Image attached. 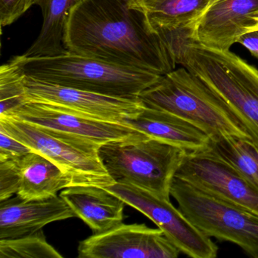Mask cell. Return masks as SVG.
I'll list each match as a JSON object with an SVG mask.
<instances>
[{
	"instance_id": "2e32d148",
	"label": "cell",
	"mask_w": 258,
	"mask_h": 258,
	"mask_svg": "<svg viewBox=\"0 0 258 258\" xmlns=\"http://www.w3.org/2000/svg\"><path fill=\"white\" fill-rule=\"evenodd\" d=\"M93 233L108 230L123 223L125 203L105 188L73 185L59 195Z\"/></svg>"
},
{
	"instance_id": "4316f807",
	"label": "cell",
	"mask_w": 258,
	"mask_h": 258,
	"mask_svg": "<svg viewBox=\"0 0 258 258\" xmlns=\"http://www.w3.org/2000/svg\"><path fill=\"white\" fill-rule=\"evenodd\" d=\"M258 31V10L250 16L247 26L243 29V34Z\"/></svg>"
},
{
	"instance_id": "d6986e66",
	"label": "cell",
	"mask_w": 258,
	"mask_h": 258,
	"mask_svg": "<svg viewBox=\"0 0 258 258\" xmlns=\"http://www.w3.org/2000/svg\"><path fill=\"white\" fill-rule=\"evenodd\" d=\"M79 0H36L43 14V25L37 40L24 55L55 56L68 52L63 44L64 28L72 7Z\"/></svg>"
},
{
	"instance_id": "9a60e30c",
	"label": "cell",
	"mask_w": 258,
	"mask_h": 258,
	"mask_svg": "<svg viewBox=\"0 0 258 258\" xmlns=\"http://www.w3.org/2000/svg\"><path fill=\"white\" fill-rule=\"evenodd\" d=\"M123 124L152 138L158 139L185 151L187 154L209 150L211 139L189 122L171 113L144 106L135 117Z\"/></svg>"
},
{
	"instance_id": "ac0fdd59",
	"label": "cell",
	"mask_w": 258,
	"mask_h": 258,
	"mask_svg": "<svg viewBox=\"0 0 258 258\" xmlns=\"http://www.w3.org/2000/svg\"><path fill=\"white\" fill-rule=\"evenodd\" d=\"M158 33L192 31L211 0H136Z\"/></svg>"
},
{
	"instance_id": "3957f363",
	"label": "cell",
	"mask_w": 258,
	"mask_h": 258,
	"mask_svg": "<svg viewBox=\"0 0 258 258\" xmlns=\"http://www.w3.org/2000/svg\"><path fill=\"white\" fill-rule=\"evenodd\" d=\"M13 59L24 75L33 79L114 97L139 98L163 77L69 51L55 56L22 55Z\"/></svg>"
},
{
	"instance_id": "e0dca14e",
	"label": "cell",
	"mask_w": 258,
	"mask_h": 258,
	"mask_svg": "<svg viewBox=\"0 0 258 258\" xmlns=\"http://www.w3.org/2000/svg\"><path fill=\"white\" fill-rule=\"evenodd\" d=\"M20 185L16 196L25 200H41L73 186L72 176L44 155L33 152L18 160Z\"/></svg>"
},
{
	"instance_id": "484cf974",
	"label": "cell",
	"mask_w": 258,
	"mask_h": 258,
	"mask_svg": "<svg viewBox=\"0 0 258 258\" xmlns=\"http://www.w3.org/2000/svg\"><path fill=\"white\" fill-rule=\"evenodd\" d=\"M237 43L241 44L258 59V31L244 33L238 37Z\"/></svg>"
},
{
	"instance_id": "5bb4252c",
	"label": "cell",
	"mask_w": 258,
	"mask_h": 258,
	"mask_svg": "<svg viewBox=\"0 0 258 258\" xmlns=\"http://www.w3.org/2000/svg\"><path fill=\"white\" fill-rule=\"evenodd\" d=\"M75 217L60 196L41 200H25L16 196L0 202V239L32 234L49 223Z\"/></svg>"
},
{
	"instance_id": "30bf717a",
	"label": "cell",
	"mask_w": 258,
	"mask_h": 258,
	"mask_svg": "<svg viewBox=\"0 0 258 258\" xmlns=\"http://www.w3.org/2000/svg\"><path fill=\"white\" fill-rule=\"evenodd\" d=\"M80 258H176L180 250L159 228L121 223L79 243Z\"/></svg>"
},
{
	"instance_id": "44dd1931",
	"label": "cell",
	"mask_w": 258,
	"mask_h": 258,
	"mask_svg": "<svg viewBox=\"0 0 258 258\" xmlns=\"http://www.w3.org/2000/svg\"><path fill=\"white\" fill-rule=\"evenodd\" d=\"M46 240L43 229L13 238L0 239V258H62Z\"/></svg>"
},
{
	"instance_id": "9c48e42d",
	"label": "cell",
	"mask_w": 258,
	"mask_h": 258,
	"mask_svg": "<svg viewBox=\"0 0 258 258\" xmlns=\"http://www.w3.org/2000/svg\"><path fill=\"white\" fill-rule=\"evenodd\" d=\"M27 102L50 104L73 111L83 117L122 123L135 117L144 108L139 98L114 97L56 84L25 76Z\"/></svg>"
},
{
	"instance_id": "277c9868",
	"label": "cell",
	"mask_w": 258,
	"mask_h": 258,
	"mask_svg": "<svg viewBox=\"0 0 258 258\" xmlns=\"http://www.w3.org/2000/svg\"><path fill=\"white\" fill-rule=\"evenodd\" d=\"M144 106L175 114L211 140L251 139L226 104L203 81L182 67L164 75L139 96Z\"/></svg>"
},
{
	"instance_id": "8fae6325",
	"label": "cell",
	"mask_w": 258,
	"mask_h": 258,
	"mask_svg": "<svg viewBox=\"0 0 258 258\" xmlns=\"http://www.w3.org/2000/svg\"><path fill=\"white\" fill-rule=\"evenodd\" d=\"M175 177L258 214V190L208 151L187 154Z\"/></svg>"
},
{
	"instance_id": "7a4b0ae2",
	"label": "cell",
	"mask_w": 258,
	"mask_h": 258,
	"mask_svg": "<svg viewBox=\"0 0 258 258\" xmlns=\"http://www.w3.org/2000/svg\"><path fill=\"white\" fill-rule=\"evenodd\" d=\"M167 44L176 64L203 81L258 143V69L230 50L209 49L189 39Z\"/></svg>"
},
{
	"instance_id": "5b68a950",
	"label": "cell",
	"mask_w": 258,
	"mask_h": 258,
	"mask_svg": "<svg viewBox=\"0 0 258 258\" xmlns=\"http://www.w3.org/2000/svg\"><path fill=\"white\" fill-rule=\"evenodd\" d=\"M102 164L116 183L129 184L170 199V185L186 152L149 136L100 146Z\"/></svg>"
},
{
	"instance_id": "cb8c5ba5",
	"label": "cell",
	"mask_w": 258,
	"mask_h": 258,
	"mask_svg": "<svg viewBox=\"0 0 258 258\" xmlns=\"http://www.w3.org/2000/svg\"><path fill=\"white\" fill-rule=\"evenodd\" d=\"M36 0H0V25L9 26L23 16Z\"/></svg>"
},
{
	"instance_id": "7402d4cb",
	"label": "cell",
	"mask_w": 258,
	"mask_h": 258,
	"mask_svg": "<svg viewBox=\"0 0 258 258\" xmlns=\"http://www.w3.org/2000/svg\"><path fill=\"white\" fill-rule=\"evenodd\" d=\"M25 78L13 58L0 67V117L9 115L26 103Z\"/></svg>"
},
{
	"instance_id": "52a82bcc",
	"label": "cell",
	"mask_w": 258,
	"mask_h": 258,
	"mask_svg": "<svg viewBox=\"0 0 258 258\" xmlns=\"http://www.w3.org/2000/svg\"><path fill=\"white\" fill-rule=\"evenodd\" d=\"M170 196L183 215L209 238L239 246L258 258V214L173 178Z\"/></svg>"
},
{
	"instance_id": "7c38bea8",
	"label": "cell",
	"mask_w": 258,
	"mask_h": 258,
	"mask_svg": "<svg viewBox=\"0 0 258 258\" xmlns=\"http://www.w3.org/2000/svg\"><path fill=\"white\" fill-rule=\"evenodd\" d=\"M5 117L85 137L101 146L144 135L122 123L83 117L61 107L43 102H26Z\"/></svg>"
},
{
	"instance_id": "ba28073f",
	"label": "cell",
	"mask_w": 258,
	"mask_h": 258,
	"mask_svg": "<svg viewBox=\"0 0 258 258\" xmlns=\"http://www.w3.org/2000/svg\"><path fill=\"white\" fill-rule=\"evenodd\" d=\"M105 188L149 217L184 254L192 258L217 256L215 243L193 226L170 199L129 184L115 183Z\"/></svg>"
},
{
	"instance_id": "6da1fadb",
	"label": "cell",
	"mask_w": 258,
	"mask_h": 258,
	"mask_svg": "<svg viewBox=\"0 0 258 258\" xmlns=\"http://www.w3.org/2000/svg\"><path fill=\"white\" fill-rule=\"evenodd\" d=\"M63 44L73 53L161 76L176 69L170 48L136 0H79Z\"/></svg>"
},
{
	"instance_id": "4fadbf2b",
	"label": "cell",
	"mask_w": 258,
	"mask_h": 258,
	"mask_svg": "<svg viewBox=\"0 0 258 258\" xmlns=\"http://www.w3.org/2000/svg\"><path fill=\"white\" fill-rule=\"evenodd\" d=\"M257 10L258 0H219L198 21L190 40L209 49L230 50Z\"/></svg>"
},
{
	"instance_id": "83f0119b",
	"label": "cell",
	"mask_w": 258,
	"mask_h": 258,
	"mask_svg": "<svg viewBox=\"0 0 258 258\" xmlns=\"http://www.w3.org/2000/svg\"><path fill=\"white\" fill-rule=\"evenodd\" d=\"M217 1H219V0H211V2H210L209 7H211V5H213V4H215V3L217 2ZM209 7H208V8H209Z\"/></svg>"
},
{
	"instance_id": "ffe728a7",
	"label": "cell",
	"mask_w": 258,
	"mask_h": 258,
	"mask_svg": "<svg viewBox=\"0 0 258 258\" xmlns=\"http://www.w3.org/2000/svg\"><path fill=\"white\" fill-rule=\"evenodd\" d=\"M208 152L229 164L258 190V143L251 139L223 137L211 140Z\"/></svg>"
},
{
	"instance_id": "603a6c76",
	"label": "cell",
	"mask_w": 258,
	"mask_h": 258,
	"mask_svg": "<svg viewBox=\"0 0 258 258\" xmlns=\"http://www.w3.org/2000/svg\"><path fill=\"white\" fill-rule=\"evenodd\" d=\"M20 179L18 160L0 161V202L16 196Z\"/></svg>"
},
{
	"instance_id": "8992f818",
	"label": "cell",
	"mask_w": 258,
	"mask_h": 258,
	"mask_svg": "<svg viewBox=\"0 0 258 258\" xmlns=\"http://www.w3.org/2000/svg\"><path fill=\"white\" fill-rule=\"evenodd\" d=\"M0 128L53 161L72 176L73 185L106 188L116 183L101 161V145L89 139L10 117H0Z\"/></svg>"
},
{
	"instance_id": "d4e9b609",
	"label": "cell",
	"mask_w": 258,
	"mask_h": 258,
	"mask_svg": "<svg viewBox=\"0 0 258 258\" xmlns=\"http://www.w3.org/2000/svg\"><path fill=\"white\" fill-rule=\"evenodd\" d=\"M31 152L32 149L0 128V161L19 160Z\"/></svg>"
}]
</instances>
